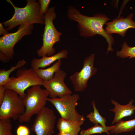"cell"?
<instances>
[{
  "mask_svg": "<svg viewBox=\"0 0 135 135\" xmlns=\"http://www.w3.org/2000/svg\"><path fill=\"white\" fill-rule=\"evenodd\" d=\"M67 16L69 20L77 22L80 36L86 38L97 34L100 35L108 43L107 53L113 51L112 45L114 40L112 34H107L103 28L104 24L110 19L106 15L97 13L92 16H87L82 14L75 7L70 6L68 8Z\"/></svg>",
  "mask_w": 135,
  "mask_h": 135,
  "instance_id": "1",
  "label": "cell"
},
{
  "mask_svg": "<svg viewBox=\"0 0 135 135\" xmlns=\"http://www.w3.org/2000/svg\"><path fill=\"white\" fill-rule=\"evenodd\" d=\"M6 1L11 4L14 10V14L12 18L2 23L8 31L19 25L44 24V15L40 13V5L38 2L28 0L26 6L20 8L16 6L11 0Z\"/></svg>",
  "mask_w": 135,
  "mask_h": 135,
  "instance_id": "2",
  "label": "cell"
},
{
  "mask_svg": "<svg viewBox=\"0 0 135 135\" xmlns=\"http://www.w3.org/2000/svg\"><path fill=\"white\" fill-rule=\"evenodd\" d=\"M26 91V96L23 99L25 110L18 119L20 123L30 122L33 115L37 114L45 107L50 95L47 90L42 89L39 85L32 86Z\"/></svg>",
  "mask_w": 135,
  "mask_h": 135,
  "instance_id": "3",
  "label": "cell"
},
{
  "mask_svg": "<svg viewBox=\"0 0 135 135\" xmlns=\"http://www.w3.org/2000/svg\"><path fill=\"white\" fill-rule=\"evenodd\" d=\"M57 17L55 7L49 8L44 14L45 27L42 36V44L37 52L40 57L50 56L54 55L55 49L54 44L60 41V37L62 34L58 31L54 26L53 20Z\"/></svg>",
  "mask_w": 135,
  "mask_h": 135,
  "instance_id": "4",
  "label": "cell"
},
{
  "mask_svg": "<svg viewBox=\"0 0 135 135\" xmlns=\"http://www.w3.org/2000/svg\"><path fill=\"white\" fill-rule=\"evenodd\" d=\"M43 81L34 70L22 68L17 70L16 76L10 77L4 86L6 89L16 92L23 99L26 96V90L33 86H42Z\"/></svg>",
  "mask_w": 135,
  "mask_h": 135,
  "instance_id": "5",
  "label": "cell"
},
{
  "mask_svg": "<svg viewBox=\"0 0 135 135\" xmlns=\"http://www.w3.org/2000/svg\"><path fill=\"white\" fill-rule=\"evenodd\" d=\"M80 98L79 94H66L60 98H48L47 100L54 106L61 118L67 120L84 122V117L79 114L76 109Z\"/></svg>",
  "mask_w": 135,
  "mask_h": 135,
  "instance_id": "6",
  "label": "cell"
},
{
  "mask_svg": "<svg viewBox=\"0 0 135 135\" xmlns=\"http://www.w3.org/2000/svg\"><path fill=\"white\" fill-rule=\"evenodd\" d=\"M33 27V24L21 25L16 32L8 33L0 37V59L2 62H6L12 59L14 54V46L24 36L30 34Z\"/></svg>",
  "mask_w": 135,
  "mask_h": 135,
  "instance_id": "7",
  "label": "cell"
},
{
  "mask_svg": "<svg viewBox=\"0 0 135 135\" xmlns=\"http://www.w3.org/2000/svg\"><path fill=\"white\" fill-rule=\"evenodd\" d=\"M0 120H16L24 112L23 99L14 90L6 89L4 98L0 105Z\"/></svg>",
  "mask_w": 135,
  "mask_h": 135,
  "instance_id": "8",
  "label": "cell"
},
{
  "mask_svg": "<svg viewBox=\"0 0 135 135\" xmlns=\"http://www.w3.org/2000/svg\"><path fill=\"white\" fill-rule=\"evenodd\" d=\"M95 55L91 54L84 60L82 69L70 77L74 90L78 92L84 91L87 86L88 82L96 73L97 68L94 66Z\"/></svg>",
  "mask_w": 135,
  "mask_h": 135,
  "instance_id": "9",
  "label": "cell"
},
{
  "mask_svg": "<svg viewBox=\"0 0 135 135\" xmlns=\"http://www.w3.org/2000/svg\"><path fill=\"white\" fill-rule=\"evenodd\" d=\"M56 120L54 111L45 107L37 114L30 130L36 135H52Z\"/></svg>",
  "mask_w": 135,
  "mask_h": 135,
  "instance_id": "10",
  "label": "cell"
},
{
  "mask_svg": "<svg viewBox=\"0 0 135 135\" xmlns=\"http://www.w3.org/2000/svg\"><path fill=\"white\" fill-rule=\"evenodd\" d=\"M66 74L65 72L60 69L55 73L52 80L43 81L42 86L49 92L50 98H60L66 94H72V91L64 82Z\"/></svg>",
  "mask_w": 135,
  "mask_h": 135,
  "instance_id": "11",
  "label": "cell"
},
{
  "mask_svg": "<svg viewBox=\"0 0 135 135\" xmlns=\"http://www.w3.org/2000/svg\"><path fill=\"white\" fill-rule=\"evenodd\" d=\"M134 14L130 13L126 18L122 16L113 19L112 21L107 22L105 30L109 34H118L121 36H124L127 31L129 28H135V22L133 19Z\"/></svg>",
  "mask_w": 135,
  "mask_h": 135,
  "instance_id": "12",
  "label": "cell"
},
{
  "mask_svg": "<svg viewBox=\"0 0 135 135\" xmlns=\"http://www.w3.org/2000/svg\"><path fill=\"white\" fill-rule=\"evenodd\" d=\"M134 101L133 99H132L127 104L122 105L114 100H111V102L114 105L115 107L113 109H110V110L115 114L112 124L116 123L123 118L130 116L134 114L135 110V106L132 104Z\"/></svg>",
  "mask_w": 135,
  "mask_h": 135,
  "instance_id": "13",
  "label": "cell"
},
{
  "mask_svg": "<svg viewBox=\"0 0 135 135\" xmlns=\"http://www.w3.org/2000/svg\"><path fill=\"white\" fill-rule=\"evenodd\" d=\"M68 54L67 50L65 49L51 56H44L40 58H34L31 63V68L35 70L40 68H44L48 66L56 60L66 58Z\"/></svg>",
  "mask_w": 135,
  "mask_h": 135,
  "instance_id": "14",
  "label": "cell"
},
{
  "mask_svg": "<svg viewBox=\"0 0 135 135\" xmlns=\"http://www.w3.org/2000/svg\"><path fill=\"white\" fill-rule=\"evenodd\" d=\"M84 122L60 118L58 120L56 127L59 132L67 133L72 135H78L80 130V126Z\"/></svg>",
  "mask_w": 135,
  "mask_h": 135,
  "instance_id": "15",
  "label": "cell"
},
{
  "mask_svg": "<svg viewBox=\"0 0 135 135\" xmlns=\"http://www.w3.org/2000/svg\"><path fill=\"white\" fill-rule=\"evenodd\" d=\"M62 60L60 59L52 66L48 68L43 69L39 68L35 70L38 76L43 81H47L52 80L55 73L60 70Z\"/></svg>",
  "mask_w": 135,
  "mask_h": 135,
  "instance_id": "16",
  "label": "cell"
},
{
  "mask_svg": "<svg viewBox=\"0 0 135 135\" xmlns=\"http://www.w3.org/2000/svg\"><path fill=\"white\" fill-rule=\"evenodd\" d=\"M135 128V119L127 120H121L114 125L109 132L112 134H118L130 132Z\"/></svg>",
  "mask_w": 135,
  "mask_h": 135,
  "instance_id": "17",
  "label": "cell"
},
{
  "mask_svg": "<svg viewBox=\"0 0 135 135\" xmlns=\"http://www.w3.org/2000/svg\"><path fill=\"white\" fill-rule=\"evenodd\" d=\"M26 63L24 59L19 60L16 65L11 66L8 70L1 69L0 70V86L4 85L10 78V73L15 70L23 67Z\"/></svg>",
  "mask_w": 135,
  "mask_h": 135,
  "instance_id": "18",
  "label": "cell"
},
{
  "mask_svg": "<svg viewBox=\"0 0 135 135\" xmlns=\"http://www.w3.org/2000/svg\"><path fill=\"white\" fill-rule=\"evenodd\" d=\"M91 103L94 111L88 114L86 116L87 118L91 122L95 124H100L102 126H106V120L100 114L98 110L96 108L94 100H93L92 102H91Z\"/></svg>",
  "mask_w": 135,
  "mask_h": 135,
  "instance_id": "19",
  "label": "cell"
},
{
  "mask_svg": "<svg viewBox=\"0 0 135 135\" xmlns=\"http://www.w3.org/2000/svg\"><path fill=\"white\" fill-rule=\"evenodd\" d=\"M114 126H104L98 124H95L93 127L86 130H82L80 132V135H90L104 132H106L109 134L108 132Z\"/></svg>",
  "mask_w": 135,
  "mask_h": 135,
  "instance_id": "20",
  "label": "cell"
},
{
  "mask_svg": "<svg viewBox=\"0 0 135 135\" xmlns=\"http://www.w3.org/2000/svg\"><path fill=\"white\" fill-rule=\"evenodd\" d=\"M116 55L122 58H135V46L130 47L126 42H124L123 44L121 50L117 52Z\"/></svg>",
  "mask_w": 135,
  "mask_h": 135,
  "instance_id": "21",
  "label": "cell"
},
{
  "mask_svg": "<svg viewBox=\"0 0 135 135\" xmlns=\"http://www.w3.org/2000/svg\"><path fill=\"white\" fill-rule=\"evenodd\" d=\"M10 120H0V135H13Z\"/></svg>",
  "mask_w": 135,
  "mask_h": 135,
  "instance_id": "22",
  "label": "cell"
},
{
  "mask_svg": "<svg viewBox=\"0 0 135 135\" xmlns=\"http://www.w3.org/2000/svg\"><path fill=\"white\" fill-rule=\"evenodd\" d=\"M50 2V0H39L40 5V12L44 15L48 9V6Z\"/></svg>",
  "mask_w": 135,
  "mask_h": 135,
  "instance_id": "23",
  "label": "cell"
},
{
  "mask_svg": "<svg viewBox=\"0 0 135 135\" xmlns=\"http://www.w3.org/2000/svg\"><path fill=\"white\" fill-rule=\"evenodd\" d=\"M30 133L29 128L25 126L20 125L16 130L17 135H30Z\"/></svg>",
  "mask_w": 135,
  "mask_h": 135,
  "instance_id": "24",
  "label": "cell"
},
{
  "mask_svg": "<svg viewBox=\"0 0 135 135\" xmlns=\"http://www.w3.org/2000/svg\"><path fill=\"white\" fill-rule=\"evenodd\" d=\"M6 89L4 85L0 86V105L2 102L4 98Z\"/></svg>",
  "mask_w": 135,
  "mask_h": 135,
  "instance_id": "25",
  "label": "cell"
},
{
  "mask_svg": "<svg viewBox=\"0 0 135 135\" xmlns=\"http://www.w3.org/2000/svg\"><path fill=\"white\" fill-rule=\"evenodd\" d=\"M8 33V30L3 27L2 23L0 24V35H4Z\"/></svg>",
  "mask_w": 135,
  "mask_h": 135,
  "instance_id": "26",
  "label": "cell"
},
{
  "mask_svg": "<svg viewBox=\"0 0 135 135\" xmlns=\"http://www.w3.org/2000/svg\"><path fill=\"white\" fill-rule=\"evenodd\" d=\"M57 135H72L70 134L62 132H59Z\"/></svg>",
  "mask_w": 135,
  "mask_h": 135,
  "instance_id": "27",
  "label": "cell"
}]
</instances>
